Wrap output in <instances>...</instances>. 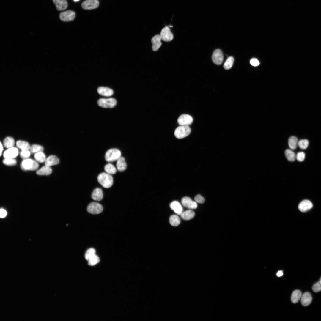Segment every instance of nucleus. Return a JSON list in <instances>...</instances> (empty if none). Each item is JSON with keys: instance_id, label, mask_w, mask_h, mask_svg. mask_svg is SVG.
<instances>
[{"instance_id": "obj_1", "label": "nucleus", "mask_w": 321, "mask_h": 321, "mask_svg": "<svg viewBox=\"0 0 321 321\" xmlns=\"http://www.w3.org/2000/svg\"><path fill=\"white\" fill-rule=\"evenodd\" d=\"M98 182L102 186L105 188L111 187L113 183V179L111 175L106 172H102L97 176Z\"/></svg>"}, {"instance_id": "obj_2", "label": "nucleus", "mask_w": 321, "mask_h": 321, "mask_svg": "<svg viewBox=\"0 0 321 321\" xmlns=\"http://www.w3.org/2000/svg\"><path fill=\"white\" fill-rule=\"evenodd\" d=\"M121 157V152L116 148H112L108 150L106 152L105 158L106 160L108 162H112L117 160Z\"/></svg>"}, {"instance_id": "obj_3", "label": "nucleus", "mask_w": 321, "mask_h": 321, "mask_svg": "<svg viewBox=\"0 0 321 321\" xmlns=\"http://www.w3.org/2000/svg\"><path fill=\"white\" fill-rule=\"evenodd\" d=\"M191 132V129L188 125H180L175 130L174 134L178 139L184 138L188 136Z\"/></svg>"}, {"instance_id": "obj_4", "label": "nucleus", "mask_w": 321, "mask_h": 321, "mask_svg": "<svg viewBox=\"0 0 321 321\" xmlns=\"http://www.w3.org/2000/svg\"><path fill=\"white\" fill-rule=\"evenodd\" d=\"M38 167V164L36 161L30 159L23 160L21 164V168L25 170H35Z\"/></svg>"}, {"instance_id": "obj_5", "label": "nucleus", "mask_w": 321, "mask_h": 321, "mask_svg": "<svg viewBox=\"0 0 321 321\" xmlns=\"http://www.w3.org/2000/svg\"><path fill=\"white\" fill-rule=\"evenodd\" d=\"M98 105L102 108H112L117 104L116 100L112 98H101L97 101Z\"/></svg>"}, {"instance_id": "obj_6", "label": "nucleus", "mask_w": 321, "mask_h": 321, "mask_svg": "<svg viewBox=\"0 0 321 321\" xmlns=\"http://www.w3.org/2000/svg\"><path fill=\"white\" fill-rule=\"evenodd\" d=\"M88 213L92 214H97L101 213L103 208L100 204L96 202H92L88 206L87 208Z\"/></svg>"}, {"instance_id": "obj_7", "label": "nucleus", "mask_w": 321, "mask_h": 321, "mask_svg": "<svg viewBox=\"0 0 321 321\" xmlns=\"http://www.w3.org/2000/svg\"><path fill=\"white\" fill-rule=\"evenodd\" d=\"M161 40L165 42H169L173 38V35L168 26H166L161 30L160 34Z\"/></svg>"}, {"instance_id": "obj_8", "label": "nucleus", "mask_w": 321, "mask_h": 321, "mask_svg": "<svg viewBox=\"0 0 321 321\" xmlns=\"http://www.w3.org/2000/svg\"><path fill=\"white\" fill-rule=\"evenodd\" d=\"M224 56L222 51L220 49L215 50L213 52L212 60L213 62L217 65L221 64L223 61Z\"/></svg>"}, {"instance_id": "obj_9", "label": "nucleus", "mask_w": 321, "mask_h": 321, "mask_svg": "<svg viewBox=\"0 0 321 321\" xmlns=\"http://www.w3.org/2000/svg\"><path fill=\"white\" fill-rule=\"evenodd\" d=\"M193 122L192 117L187 114H183L180 115L178 118L177 122L180 125H190Z\"/></svg>"}, {"instance_id": "obj_10", "label": "nucleus", "mask_w": 321, "mask_h": 321, "mask_svg": "<svg viewBox=\"0 0 321 321\" xmlns=\"http://www.w3.org/2000/svg\"><path fill=\"white\" fill-rule=\"evenodd\" d=\"M75 16V14L74 11L68 10L61 13L59 17L62 21L67 22L73 20Z\"/></svg>"}, {"instance_id": "obj_11", "label": "nucleus", "mask_w": 321, "mask_h": 321, "mask_svg": "<svg viewBox=\"0 0 321 321\" xmlns=\"http://www.w3.org/2000/svg\"><path fill=\"white\" fill-rule=\"evenodd\" d=\"M99 5L98 0H86L81 4L83 8L85 10H91L97 8Z\"/></svg>"}, {"instance_id": "obj_12", "label": "nucleus", "mask_w": 321, "mask_h": 321, "mask_svg": "<svg viewBox=\"0 0 321 321\" xmlns=\"http://www.w3.org/2000/svg\"><path fill=\"white\" fill-rule=\"evenodd\" d=\"M181 203L184 207L189 209H195L197 207L196 202L192 201L189 197H185L183 198L181 200Z\"/></svg>"}, {"instance_id": "obj_13", "label": "nucleus", "mask_w": 321, "mask_h": 321, "mask_svg": "<svg viewBox=\"0 0 321 321\" xmlns=\"http://www.w3.org/2000/svg\"><path fill=\"white\" fill-rule=\"evenodd\" d=\"M18 154V149L16 147H12L8 148L4 152L3 156L4 158H14Z\"/></svg>"}, {"instance_id": "obj_14", "label": "nucleus", "mask_w": 321, "mask_h": 321, "mask_svg": "<svg viewBox=\"0 0 321 321\" xmlns=\"http://www.w3.org/2000/svg\"><path fill=\"white\" fill-rule=\"evenodd\" d=\"M313 207L311 202L308 200H304L301 201L298 205L299 210L302 212L308 211Z\"/></svg>"}, {"instance_id": "obj_15", "label": "nucleus", "mask_w": 321, "mask_h": 321, "mask_svg": "<svg viewBox=\"0 0 321 321\" xmlns=\"http://www.w3.org/2000/svg\"><path fill=\"white\" fill-rule=\"evenodd\" d=\"M161 40L160 35L159 34L155 35L152 38V49L153 51H157L161 46Z\"/></svg>"}, {"instance_id": "obj_16", "label": "nucleus", "mask_w": 321, "mask_h": 321, "mask_svg": "<svg viewBox=\"0 0 321 321\" xmlns=\"http://www.w3.org/2000/svg\"><path fill=\"white\" fill-rule=\"evenodd\" d=\"M170 207L175 213L178 215H180L183 212V208L180 203L177 201L172 202L170 204Z\"/></svg>"}, {"instance_id": "obj_17", "label": "nucleus", "mask_w": 321, "mask_h": 321, "mask_svg": "<svg viewBox=\"0 0 321 321\" xmlns=\"http://www.w3.org/2000/svg\"><path fill=\"white\" fill-rule=\"evenodd\" d=\"M312 300V297L311 294L308 292H306L302 295L301 302L303 306H306L311 303Z\"/></svg>"}, {"instance_id": "obj_18", "label": "nucleus", "mask_w": 321, "mask_h": 321, "mask_svg": "<svg viewBox=\"0 0 321 321\" xmlns=\"http://www.w3.org/2000/svg\"><path fill=\"white\" fill-rule=\"evenodd\" d=\"M44 162L45 165L50 167L58 164L59 161L57 157L54 155H51L46 158Z\"/></svg>"}, {"instance_id": "obj_19", "label": "nucleus", "mask_w": 321, "mask_h": 321, "mask_svg": "<svg viewBox=\"0 0 321 321\" xmlns=\"http://www.w3.org/2000/svg\"><path fill=\"white\" fill-rule=\"evenodd\" d=\"M91 197L93 200L96 201H100L102 200L103 194L102 189L100 188H95L92 193Z\"/></svg>"}, {"instance_id": "obj_20", "label": "nucleus", "mask_w": 321, "mask_h": 321, "mask_svg": "<svg viewBox=\"0 0 321 321\" xmlns=\"http://www.w3.org/2000/svg\"><path fill=\"white\" fill-rule=\"evenodd\" d=\"M57 10H63L66 9L68 6L66 0H53Z\"/></svg>"}, {"instance_id": "obj_21", "label": "nucleus", "mask_w": 321, "mask_h": 321, "mask_svg": "<svg viewBox=\"0 0 321 321\" xmlns=\"http://www.w3.org/2000/svg\"><path fill=\"white\" fill-rule=\"evenodd\" d=\"M116 167L118 171L123 172L126 169L127 165L125 158L123 157H120L117 161Z\"/></svg>"}, {"instance_id": "obj_22", "label": "nucleus", "mask_w": 321, "mask_h": 321, "mask_svg": "<svg viewBox=\"0 0 321 321\" xmlns=\"http://www.w3.org/2000/svg\"><path fill=\"white\" fill-rule=\"evenodd\" d=\"M97 90L98 93L100 95L106 97L111 96L113 95L114 92L112 89L108 87H99Z\"/></svg>"}, {"instance_id": "obj_23", "label": "nucleus", "mask_w": 321, "mask_h": 321, "mask_svg": "<svg viewBox=\"0 0 321 321\" xmlns=\"http://www.w3.org/2000/svg\"><path fill=\"white\" fill-rule=\"evenodd\" d=\"M52 172V170L50 167L45 165L38 170L36 174L38 175H47L50 174Z\"/></svg>"}, {"instance_id": "obj_24", "label": "nucleus", "mask_w": 321, "mask_h": 321, "mask_svg": "<svg viewBox=\"0 0 321 321\" xmlns=\"http://www.w3.org/2000/svg\"><path fill=\"white\" fill-rule=\"evenodd\" d=\"M302 293L299 290H294L292 293L291 298V301L293 303L298 302L302 296Z\"/></svg>"}, {"instance_id": "obj_25", "label": "nucleus", "mask_w": 321, "mask_h": 321, "mask_svg": "<svg viewBox=\"0 0 321 321\" xmlns=\"http://www.w3.org/2000/svg\"><path fill=\"white\" fill-rule=\"evenodd\" d=\"M195 213L192 210H187L183 212L181 214V217L185 220H189L192 219L195 216Z\"/></svg>"}, {"instance_id": "obj_26", "label": "nucleus", "mask_w": 321, "mask_h": 321, "mask_svg": "<svg viewBox=\"0 0 321 321\" xmlns=\"http://www.w3.org/2000/svg\"><path fill=\"white\" fill-rule=\"evenodd\" d=\"M104 169L106 172L111 175L115 174L117 172V169L111 163L106 164L104 166Z\"/></svg>"}, {"instance_id": "obj_27", "label": "nucleus", "mask_w": 321, "mask_h": 321, "mask_svg": "<svg viewBox=\"0 0 321 321\" xmlns=\"http://www.w3.org/2000/svg\"><path fill=\"white\" fill-rule=\"evenodd\" d=\"M16 146L21 150H28L30 146L29 143L22 140L18 141L16 143Z\"/></svg>"}, {"instance_id": "obj_28", "label": "nucleus", "mask_w": 321, "mask_h": 321, "mask_svg": "<svg viewBox=\"0 0 321 321\" xmlns=\"http://www.w3.org/2000/svg\"><path fill=\"white\" fill-rule=\"evenodd\" d=\"M298 143V139L295 136H292L288 139L289 146L292 150H294L297 148Z\"/></svg>"}, {"instance_id": "obj_29", "label": "nucleus", "mask_w": 321, "mask_h": 321, "mask_svg": "<svg viewBox=\"0 0 321 321\" xmlns=\"http://www.w3.org/2000/svg\"><path fill=\"white\" fill-rule=\"evenodd\" d=\"M3 144L5 147L8 148L13 147L15 144L14 140L11 137H7L3 141Z\"/></svg>"}, {"instance_id": "obj_30", "label": "nucleus", "mask_w": 321, "mask_h": 321, "mask_svg": "<svg viewBox=\"0 0 321 321\" xmlns=\"http://www.w3.org/2000/svg\"><path fill=\"white\" fill-rule=\"evenodd\" d=\"M180 221L179 217L176 215H172L169 218V223L172 226H178L180 224Z\"/></svg>"}, {"instance_id": "obj_31", "label": "nucleus", "mask_w": 321, "mask_h": 321, "mask_svg": "<svg viewBox=\"0 0 321 321\" xmlns=\"http://www.w3.org/2000/svg\"><path fill=\"white\" fill-rule=\"evenodd\" d=\"M285 154L287 159L290 161H294L296 158L295 154L290 149H287L285 151Z\"/></svg>"}, {"instance_id": "obj_32", "label": "nucleus", "mask_w": 321, "mask_h": 321, "mask_svg": "<svg viewBox=\"0 0 321 321\" xmlns=\"http://www.w3.org/2000/svg\"><path fill=\"white\" fill-rule=\"evenodd\" d=\"M34 158L37 161L40 163H43L45 162L46 159L45 155L43 152H40L35 153L34 155Z\"/></svg>"}, {"instance_id": "obj_33", "label": "nucleus", "mask_w": 321, "mask_h": 321, "mask_svg": "<svg viewBox=\"0 0 321 321\" xmlns=\"http://www.w3.org/2000/svg\"><path fill=\"white\" fill-rule=\"evenodd\" d=\"M234 61V58L232 56L229 57L225 62L224 67L226 70L230 69L232 67Z\"/></svg>"}, {"instance_id": "obj_34", "label": "nucleus", "mask_w": 321, "mask_h": 321, "mask_svg": "<svg viewBox=\"0 0 321 321\" xmlns=\"http://www.w3.org/2000/svg\"><path fill=\"white\" fill-rule=\"evenodd\" d=\"M29 150L31 152L33 153H36L40 152H43V147L39 145L34 144L30 147Z\"/></svg>"}, {"instance_id": "obj_35", "label": "nucleus", "mask_w": 321, "mask_h": 321, "mask_svg": "<svg viewBox=\"0 0 321 321\" xmlns=\"http://www.w3.org/2000/svg\"><path fill=\"white\" fill-rule=\"evenodd\" d=\"M95 255V250L92 248H91L87 250L85 255L86 259L88 261L91 258Z\"/></svg>"}, {"instance_id": "obj_36", "label": "nucleus", "mask_w": 321, "mask_h": 321, "mask_svg": "<svg viewBox=\"0 0 321 321\" xmlns=\"http://www.w3.org/2000/svg\"><path fill=\"white\" fill-rule=\"evenodd\" d=\"M88 264L89 265L94 266L99 262L100 259L97 255H95L91 258L88 260Z\"/></svg>"}, {"instance_id": "obj_37", "label": "nucleus", "mask_w": 321, "mask_h": 321, "mask_svg": "<svg viewBox=\"0 0 321 321\" xmlns=\"http://www.w3.org/2000/svg\"><path fill=\"white\" fill-rule=\"evenodd\" d=\"M309 142L306 139H301L298 141V145L302 149H306L308 146Z\"/></svg>"}, {"instance_id": "obj_38", "label": "nucleus", "mask_w": 321, "mask_h": 321, "mask_svg": "<svg viewBox=\"0 0 321 321\" xmlns=\"http://www.w3.org/2000/svg\"><path fill=\"white\" fill-rule=\"evenodd\" d=\"M3 163L7 166H13L16 164V160L14 158H4L3 160Z\"/></svg>"}, {"instance_id": "obj_39", "label": "nucleus", "mask_w": 321, "mask_h": 321, "mask_svg": "<svg viewBox=\"0 0 321 321\" xmlns=\"http://www.w3.org/2000/svg\"><path fill=\"white\" fill-rule=\"evenodd\" d=\"M312 289L315 292L321 291V282L320 281L314 284L312 287Z\"/></svg>"}, {"instance_id": "obj_40", "label": "nucleus", "mask_w": 321, "mask_h": 321, "mask_svg": "<svg viewBox=\"0 0 321 321\" xmlns=\"http://www.w3.org/2000/svg\"><path fill=\"white\" fill-rule=\"evenodd\" d=\"M305 158V154L303 152H298L296 155V159L299 162H302Z\"/></svg>"}, {"instance_id": "obj_41", "label": "nucleus", "mask_w": 321, "mask_h": 321, "mask_svg": "<svg viewBox=\"0 0 321 321\" xmlns=\"http://www.w3.org/2000/svg\"><path fill=\"white\" fill-rule=\"evenodd\" d=\"M31 152L28 150H22L20 153L21 157L23 158H26L29 157Z\"/></svg>"}, {"instance_id": "obj_42", "label": "nucleus", "mask_w": 321, "mask_h": 321, "mask_svg": "<svg viewBox=\"0 0 321 321\" xmlns=\"http://www.w3.org/2000/svg\"><path fill=\"white\" fill-rule=\"evenodd\" d=\"M195 201L199 203L203 204L205 202L204 199L200 195H197L194 198Z\"/></svg>"}, {"instance_id": "obj_43", "label": "nucleus", "mask_w": 321, "mask_h": 321, "mask_svg": "<svg viewBox=\"0 0 321 321\" xmlns=\"http://www.w3.org/2000/svg\"><path fill=\"white\" fill-rule=\"evenodd\" d=\"M250 64L253 66H256L258 65L259 63L258 60L255 58H253L251 59L250 61Z\"/></svg>"}, {"instance_id": "obj_44", "label": "nucleus", "mask_w": 321, "mask_h": 321, "mask_svg": "<svg viewBox=\"0 0 321 321\" xmlns=\"http://www.w3.org/2000/svg\"><path fill=\"white\" fill-rule=\"evenodd\" d=\"M6 211L3 209H1L0 210V217L1 218L5 217L7 215Z\"/></svg>"}, {"instance_id": "obj_45", "label": "nucleus", "mask_w": 321, "mask_h": 321, "mask_svg": "<svg viewBox=\"0 0 321 321\" xmlns=\"http://www.w3.org/2000/svg\"><path fill=\"white\" fill-rule=\"evenodd\" d=\"M283 272L282 271L280 270L278 272L276 273L277 276L278 277H281L283 275Z\"/></svg>"}, {"instance_id": "obj_46", "label": "nucleus", "mask_w": 321, "mask_h": 321, "mask_svg": "<svg viewBox=\"0 0 321 321\" xmlns=\"http://www.w3.org/2000/svg\"><path fill=\"white\" fill-rule=\"evenodd\" d=\"M0 156H1V154H2V152L3 150V145H2V143H1V142H0Z\"/></svg>"}, {"instance_id": "obj_47", "label": "nucleus", "mask_w": 321, "mask_h": 321, "mask_svg": "<svg viewBox=\"0 0 321 321\" xmlns=\"http://www.w3.org/2000/svg\"><path fill=\"white\" fill-rule=\"evenodd\" d=\"M79 0H73V1H75V2H76V1H79Z\"/></svg>"}, {"instance_id": "obj_48", "label": "nucleus", "mask_w": 321, "mask_h": 321, "mask_svg": "<svg viewBox=\"0 0 321 321\" xmlns=\"http://www.w3.org/2000/svg\"><path fill=\"white\" fill-rule=\"evenodd\" d=\"M319 281H320V282H321V277H320V280H319Z\"/></svg>"}]
</instances>
